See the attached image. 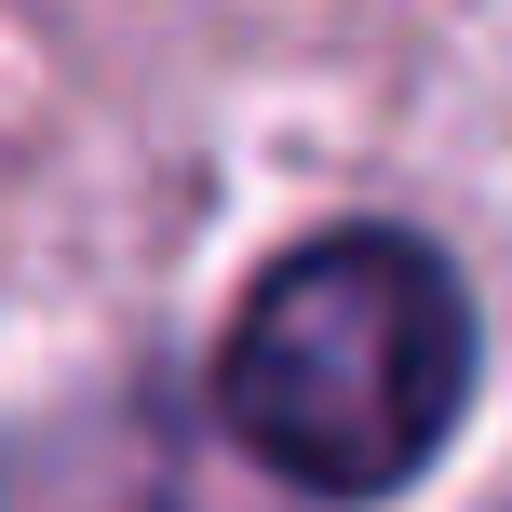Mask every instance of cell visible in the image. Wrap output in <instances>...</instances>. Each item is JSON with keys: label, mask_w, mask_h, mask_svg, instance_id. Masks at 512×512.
Segmentation results:
<instances>
[{"label": "cell", "mask_w": 512, "mask_h": 512, "mask_svg": "<svg viewBox=\"0 0 512 512\" xmlns=\"http://www.w3.org/2000/svg\"><path fill=\"white\" fill-rule=\"evenodd\" d=\"M472 405V283L418 230H310L256 270L216 351V418L297 499H391Z\"/></svg>", "instance_id": "6da1fadb"}, {"label": "cell", "mask_w": 512, "mask_h": 512, "mask_svg": "<svg viewBox=\"0 0 512 512\" xmlns=\"http://www.w3.org/2000/svg\"><path fill=\"white\" fill-rule=\"evenodd\" d=\"M0 512H216L189 472V432L162 405H81L0 445Z\"/></svg>", "instance_id": "7a4b0ae2"}]
</instances>
